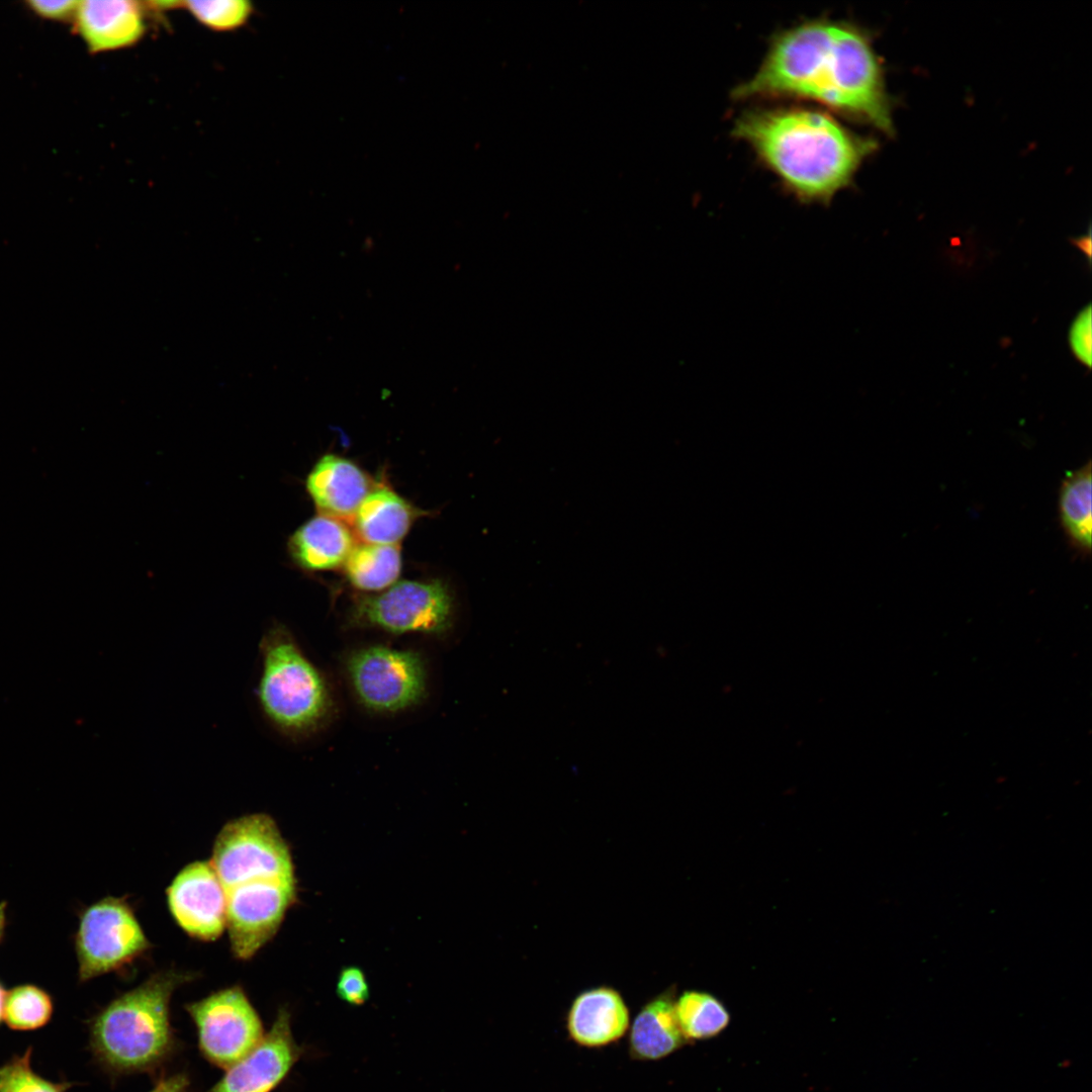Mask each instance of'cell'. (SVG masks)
Masks as SVG:
<instances>
[{"label":"cell","instance_id":"26","mask_svg":"<svg viewBox=\"0 0 1092 1092\" xmlns=\"http://www.w3.org/2000/svg\"><path fill=\"white\" fill-rule=\"evenodd\" d=\"M79 1L29 0L25 4L36 16L58 22H72Z\"/></svg>","mask_w":1092,"mask_h":1092},{"label":"cell","instance_id":"11","mask_svg":"<svg viewBox=\"0 0 1092 1092\" xmlns=\"http://www.w3.org/2000/svg\"><path fill=\"white\" fill-rule=\"evenodd\" d=\"M167 901L178 925L191 937L211 941L226 927V902L209 861L184 867L167 890Z\"/></svg>","mask_w":1092,"mask_h":1092},{"label":"cell","instance_id":"21","mask_svg":"<svg viewBox=\"0 0 1092 1092\" xmlns=\"http://www.w3.org/2000/svg\"><path fill=\"white\" fill-rule=\"evenodd\" d=\"M54 1012V998L46 989L23 983L7 991L3 1021L14 1031H34L47 1026Z\"/></svg>","mask_w":1092,"mask_h":1092},{"label":"cell","instance_id":"29","mask_svg":"<svg viewBox=\"0 0 1092 1092\" xmlns=\"http://www.w3.org/2000/svg\"><path fill=\"white\" fill-rule=\"evenodd\" d=\"M7 903L5 901L0 902V943L4 938L6 926H7Z\"/></svg>","mask_w":1092,"mask_h":1092},{"label":"cell","instance_id":"24","mask_svg":"<svg viewBox=\"0 0 1092 1092\" xmlns=\"http://www.w3.org/2000/svg\"><path fill=\"white\" fill-rule=\"evenodd\" d=\"M337 995L351 1005H362L369 998V986L366 977L358 967L344 968L338 978Z\"/></svg>","mask_w":1092,"mask_h":1092},{"label":"cell","instance_id":"22","mask_svg":"<svg viewBox=\"0 0 1092 1092\" xmlns=\"http://www.w3.org/2000/svg\"><path fill=\"white\" fill-rule=\"evenodd\" d=\"M33 1048L28 1045L20 1055H13L0 1064V1092H68L74 1083L52 1081L34 1071L31 1065Z\"/></svg>","mask_w":1092,"mask_h":1092},{"label":"cell","instance_id":"16","mask_svg":"<svg viewBox=\"0 0 1092 1092\" xmlns=\"http://www.w3.org/2000/svg\"><path fill=\"white\" fill-rule=\"evenodd\" d=\"M686 1041L670 994H661L646 1003L629 1027L628 1050L636 1061L661 1060Z\"/></svg>","mask_w":1092,"mask_h":1092},{"label":"cell","instance_id":"20","mask_svg":"<svg viewBox=\"0 0 1092 1092\" xmlns=\"http://www.w3.org/2000/svg\"><path fill=\"white\" fill-rule=\"evenodd\" d=\"M677 1021L686 1040L708 1039L729 1024L727 1008L715 996L702 991H686L675 1002Z\"/></svg>","mask_w":1092,"mask_h":1092},{"label":"cell","instance_id":"7","mask_svg":"<svg viewBox=\"0 0 1092 1092\" xmlns=\"http://www.w3.org/2000/svg\"><path fill=\"white\" fill-rule=\"evenodd\" d=\"M345 671L357 700L369 711L394 714L427 695L426 662L416 650L369 645L351 651Z\"/></svg>","mask_w":1092,"mask_h":1092},{"label":"cell","instance_id":"12","mask_svg":"<svg viewBox=\"0 0 1092 1092\" xmlns=\"http://www.w3.org/2000/svg\"><path fill=\"white\" fill-rule=\"evenodd\" d=\"M72 23L90 53L116 51L144 36L145 7L128 0L79 1Z\"/></svg>","mask_w":1092,"mask_h":1092},{"label":"cell","instance_id":"10","mask_svg":"<svg viewBox=\"0 0 1092 1092\" xmlns=\"http://www.w3.org/2000/svg\"><path fill=\"white\" fill-rule=\"evenodd\" d=\"M290 1013L281 1007L262 1040L205 1092H272L288 1076L303 1050L291 1031Z\"/></svg>","mask_w":1092,"mask_h":1092},{"label":"cell","instance_id":"30","mask_svg":"<svg viewBox=\"0 0 1092 1092\" xmlns=\"http://www.w3.org/2000/svg\"><path fill=\"white\" fill-rule=\"evenodd\" d=\"M6 995H7V990L5 989L4 984L0 980V1024L3 1021L4 1005H5Z\"/></svg>","mask_w":1092,"mask_h":1092},{"label":"cell","instance_id":"4","mask_svg":"<svg viewBox=\"0 0 1092 1092\" xmlns=\"http://www.w3.org/2000/svg\"><path fill=\"white\" fill-rule=\"evenodd\" d=\"M195 974L163 970L118 995L87 1021L94 1063L109 1077L154 1073L178 1051L170 1002Z\"/></svg>","mask_w":1092,"mask_h":1092},{"label":"cell","instance_id":"1","mask_svg":"<svg viewBox=\"0 0 1092 1092\" xmlns=\"http://www.w3.org/2000/svg\"><path fill=\"white\" fill-rule=\"evenodd\" d=\"M733 96L811 100L893 131L883 71L871 40L857 26L841 21L816 19L779 33L759 69Z\"/></svg>","mask_w":1092,"mask_h":1092},{"label":"cell","instance_id":"9","mask_svg":"<svg viewBox=\"0 0 1092 1092\" xmlns=\"http://www.w3.org/2000/svg\"><path fill=\"white\" fill-rule=\"evenodd\" d=\"M198 1049L211 1065L226 1070L264 1037L263 1022L240 986L226 987L185 1005Z\"/></svg>","mask_w":1092,"mask_h":1092},{"label":"cell","instance_id":"5","mask_svg":"<svg viewBox=\"0 0 1092 1092\" xmlns=\"http://www.w3.org/2000/svg\"><path fill=\"white\" fill-rule=\"evenodd\" d=\"M259 652L261 668L255 694L263 718L289 738L300 739L315 732L334 708L323 672L280 622L264 632Z\"/></svg>","mask_w":1092,"mask_h":1092},{"label":"cell","instance_id":"8","mask_svg":"<svg viewBox=\"0 0 1092 1092\" xmlns=\"http://www.w3.org/2000/svg\"><path fill=\"white\" fill-rule=\"evenodd\" d=\"M74 934L81 983L119 972L149 948L150 942L123 898L104 897L83 908Z\"/></svg>","mask_w":1092,"mask_h":1092},{"label":"cell","instance_id":"19","mask_svg":"<svg viewBox=\"0 0 1092 1092\" xmlns=\"http://www.w3.org/2000/svg\"><path fill=\"white\" fill-rule=\"evenodd\" d=\"M344 566L347 578L355 588L382 592L392 585L400 574V549L397 545H355Z\"/></svg>","mask_w":1092,"mask_h":1092},{"label":"cell","instance_id":"23","mask_svg":"<svg viewBox=\"0 0 1092 1092\" xmlns=\"http://www.w3.org/2000/svg\"><path fill=\"white\" fill-rule=\"evenodd\" d=\"M181 5L201 24L216 31H230L242 26L253 9L246 0L188 1L181 2Z\"/></svg>","mask_w":1092,"mask_h":1092},{"label":"cell","instance_id":"14","mask_svg":"<svg viewBox=\"0 0 1092 1092\" xmlns=\"http://www.w3.org/2000/svg\"><path fill=\"white\" fill-rule=\"evenodd\" d=\"M371 485L356 463L336 454L320 458L305 480L306 491L320 513L341 521L354 518Z\"/></svg>","mask_w":1092,"mask_h":1092},{"label":"cell","instance_id":"17","mask_svg":"<svg viewBox=\"0 0 1092 1092\" xmlns=\"http://www.w3.org/2000/svg\"><path fill=\"white\" fill-rule=\"evenodd\" d=\"M421 515L406 499L392 489H372L357 510L353 520L364 543L396 545Z\"/></svg>","mask_w":1092,"mask_h":1092},{"label":"cell","instance_id":"28","mask_svg":"<svg viewBox=\"0 0 1092 1092\" xmlns=\"http://www.w3.org/2000/svg\"><path fill=\"white\" fill-rule=\"evenodd\" d=\"M1071 244L1075 248H1077L1082 254H1084V256H1086L1087 260L1090 262V259H1091V237H1090V234H1088L1086 236H1081L1079 238L1072 239Z\"/></svg>","mask_w":1092,"mask_h":1092},{"label":"cell","instance_id":"15","mask_svg":"<svg viewBox=\"0 0 1092 1092\" xmlns=\"http://www.w3.org/2000/svg\"><path fill=\"white\" fill-rule=\"evenodd\" d=\"M354 546L353 534L345 523L324 514L304 522L287 540L290 560L307 572L344 565Z\"/></svg>","mask_w":1092,"mask_h":1092},{"label":"cell","instance_id":"25","mask_svg":"<svg viewBox=\"0 0 1092 1092\" xmlns=\"http://www.w3.org/2000/svg\"><path fill=\"white\" fill-rule=\"evenodd\" d=\"M1091 307L1087 305L1075 317L1069 333V344L1075 357L1084 365H1091Z\"/></svg>","mask_w":1092,"mask_h":1092},{"label":"cell","instance_id":"6","mask_svg":"<svg viewBox=\"0 0 1092 1092\" xmlns=\"http://www.w3.org/2000/svg\"><path fill=\"white\" fill-rule=\"evenodd\" d=\"M455 599L441 579L401 580L386 589L359 597L351 606L349 623L400 635H443L451 628Z\"/></svg>","mask_w":1092,"mask_h":1092},{"label":"cell","instance_id":"13","mask_svg":"<svg viewBox=\"0 0 1092 1092\" xmlns=\"http://www.w3.org/2000/svg\"><path fill=\"white\" fill-rule=\"evenodd\" d=\"M630 1027L629 1009L621 994L610 987H597L578 994L566 1016L569 1038L586 1049H600L619 1041Z\"/></svg>","mask_w":1092,"mask_h":1092},{"label":"cell","instance_id":"27","mask_svg":"<svg viewBox=\"0 0 1092 1092\" xmlns=\"http://www.w3.org/2000/svg\"><path fill=\"white\" fill-rule=\"evenodd\" d=\"M190 1079L187 1073L177 1072L161 1077L149 1092H188Z\"/></svg>","mask_w":1092,"mask_h":1092},{"label":"cell","instance_id":"2","mask_svg":"<svg viewBox=\"0 0 1092 1092\" xmlns=\"http://www.w3.org/2000/svg\"><path fill=\"white\" fill-rule=\"evenodd\" d=\"M208 861L224 892L233 953L249 960L274 936L296 898L289 847L271 816L246 814L222 826Z\"/></svg>","mask_w":1092,"mask_h":1092},{"label":"cell","instance_id":"18","mask_svg":"<svg viewBox=\"0 0 1092 1092\" xmlns=\"http://www.w3.org/2000/svg\"><path fill=\"white\" fill-rule=\"evenodd\" d=\"M1091 478L1088 462L1066 476L1059 495L1062 527L1076 548L1087 553L1092 542Z\"/></svg>","mask_w":1092,"mask_h":1092},{"label":"cell","instance_id":"3","mask_svg":"<svg viewBox=\"0 0 1092 1092\" xmlns=\"http://www.w3.org/2000/svg\"><path fill=\"white\" fill-rule=\"evenodd\" d=\"M734 135L802 202L828 203L846 187L877 148L832 115L806 107H770L744 112Z\"/></svg>","mask_w":1092,"mask_h":1092}]
</instances>
